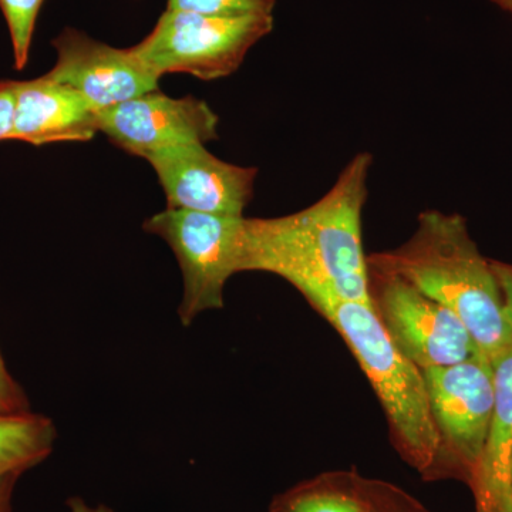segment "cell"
Wrapping results in <instances>:
<instances>
[{
  "label": "cell",
  "instance_id": "4",
  "mask_svg": "<svg viewBox=\"0 0 512 512\" xmlns=\"http://www.w3.org/2000/svg\"><path fill=\"white\" fill-rule=\"evenodd\" d=\"M274 30V15L208 16L167 9L150 35L131 47L151 72L217 80L237 72L245 56Z\"/></svg>",
  "mask_w": 512,
  "mask_h": 512
},
{
  "label": "cell",
  "instance_id": "13",
  "mask_svg": "<svg viewBox=\"0 0 512 512\" xmlns=\"http://www.w3.org/2000/svg\"><path fill=\"white\" fill-rule=\"evenodd\" d=\"M56 439L55 423L43 414L0 413V477L20 476L42 463Z\"/></svg>",
  "mask_w": 512,
  "mask_h": 512
},
{
  "label": "cell",
  "instance_id": "1",
  "mask_svg": "<svg viewBox=\"0 0 512 512\" xmlns=\"http://www.w3.org/2000/svg\"><path fill=\"white\" fill-rule=\"evenodd\" d=\"M373 157L359 153L319 201L278 218H245L241 272L281 276L322 315L342 302L375 303L362 242Z\"/></svg>",
  "mask_w": 512,
  "mask_h": 512
},
{
  "label": "cell",
  "instance_id": "16",
  "mask_svg": "<svg viewBox=\"0 0 512 512\" xmlns=\"http://www.w3.org/2000/svg\"><path fill=\"white\" fill-rule=\"evenodd\" d=\"M279 512H365V501L343 491H306L286 500Z\"/></svg>",
  "mask_w": 512,
  "mask_h": 512
},
{
  "label": "cell",
  "instance_id": "10",
  "mask_svg": "<svg viewBox=\"0 0 512 512\" xmlns=\"http://www.w3.org/2000/svg\"><path fill=\"white\" fill-rule=\"evenodd\" d=\"M148 163L156 171L168 208L244 217L254 195L258 170L215 157L205 144L164 151Z\"/></svg>",
  "mask_w": 512,
  "mask_h": 512
},
{
  "label": "cell",
  "instance_id": "2",
  "mask_svg": "<svg viewBox=\"0 0 512 512\" xmlns=\"http://www.w3.org/2000/svg\"><path fill=\"white\" fill-rule=\"evenodd\" d=\"M370 272L396 276L456 313L491 363L512 346L503 295L460 214L421 212L416 232L392 251L367 258Z\"/></svg>",
  "mask_w": 512,
  "mask_h": 512
},
{
  "label": "cell",
  "instance_id": "15",
  "mask_svg": "<svg viewBox=\"0 0 512 512\" xmlns=\"http://www.w3.org/2000/svg\"><path fill=\"white\" fill-rule=\"evenodd\" d=\"M276 0H168L167 9L208 16L274 15Z\"/></svg>",
  "mask_w": 512,
  "mask_h": 512
},
{
  "label": "cell",
  "instance_id": "7",
  "mask_svg": "<svg viewBox=\"0 0 512 512\" xmlns=\"http://www.w3.org/2000/svg\"><path fill=\"white\" fill-rule=\"evenodd\" d=\"M375 302L394 345L420 367L457 365L481 353L463 320L396 276L377 275Z\"/></svg>",
  "mask_w": 512,
  "mask_h": 512
},
{
  "label": "cell",
  "instance_id": "19",
  "mask_svg": "<svg viewBox=\"0 0 512 512\" xmlns=\"http://www.w3.org/2000/svg\"><path fill=\"white\" fill-rule=\"evenodd\" d=\"M495 278L503 295L505 319L512 330V265L505 262L491 261Z\"/></svg>",
  "mask_w": 512,
  "mask_h": 512
},
{
  "label": "cell",
  "instance_id": "9",
  "mask_svg": "<svg viewBox=\"0 0 512 512\" xmlns=\"http://www.w3.org/2000/svg\"><path fill=\"white\" fill-rule=\"evenodd\" d=\"M57 59L49 76L76 90L99 113L158 89L161 77L133 50L117 49L76 29L53 40Z\"/></svg>",
  "mask_w": 512,
  "mask_h": 512
},
{
  "label": "cell",
  "instance_id": "3",
  "mask_svg": "<svg viewBox=\"0 0 512 512\" xmlns=\"http://www.w3.org/2000/svg\"><path fill=\"white\" fill-rule=\"evenodd\" d=\"M323 316L369 377L414 466L429 470L443 441L431 414L423 370L394 345L375 303L342 302Z\"/></svg>",
  "mask_w": 512,
  "mask_h": 512
},
{
  "label": "cell",
  "instance_id": "25",
  "mask_svg": "<svg viewBox=\"0 0 512 512\" xmlns=\"http://www.w3.org/2000/svg\"><path fill=\"white\" fill-rule=\"evenodd\" d=\"M276 512H279V511H276Z\"/></svg>",
  "mask_w": 512,
  "mask_h": 512
},
{
  "label": "cell",
  "instance_id": "8",
  "mask_svg": "<svg viewBox=\"0 0 512 512\" xmlns=\"http://www.w3.org/2000/svg\"><path fill=\"white\" fill-rule=\"evenodd\" d=\"M99 131L131 156L151 158L218 136V116L205 101L174 97L160 89L99 111Z\"/></svg>",
  "mask_w": 512,
  "mask_h": 512
},
{
  "label": "cell",
  "instance_id": "6",
  "mask_svg": "<svg viewBox=\"0 0 512 512\" xmlns=\"http://www.w3.org/2000/svg\"><path fill=\"white\" fill-rule=\"evenodd\" d=\"M441 441L473 483L495 402L493 363L483 353L457 365L423 370Z\"/></svg>",
  "mask_w": 512,
  "mask_h": 512
},
{
  "label": "cell",
  "instance_id": "23",
  "mask_svg": "<svg viewBox=\"0 0 512 512\" xmlns=\"http://www.w3.org/2000/svg\"><path fill=\"white\" fill-rule=\"evenodd\" d=\"M365 512H377V511L372 510V508H370V507H369V505H367V504L365 503Z\"/></svg>",
  "mask_w": 512,
  "mask_h": 512
},
{
  "label": "cell",
  "instance_id": "11",
  "mask_svg": "<svg viewBox=\"0 0 512 512\" xmlns=\"http://www.w3.org/2000/svg\"><path fill=\"white\" fill-rule=\"evenodd\" d=\"M99 113L72 87L49 74L16 82L13 140L35 147L89 141L99 133Z\"/></svg>",
  "mask_w": 512,
  "mask_h": 512
},
{
  "label": "cell",
  "instance_id": "21",
  "mask_svg": "<svg viewBox=\"0 0 512 512\" xmlns=\"http://www.w3.org/2000/svg\"><path fill=\"white\" fill-rule=\"evenodd\" d=\"M67 505H69L70 512H114L110 507H107V505H90L80 497L70 498Z\"/></svg>",
  "mask_w": 512,
  "mask_h": 512
},
{
  "label": "cell",
  "instance_id": "12",
  "mask_svg": "<svg viewBox=\"0 0 512 512\" xmlns=\"http://www.w3.org/2000/svg\"><path fill=\"white\" fill-rule=\"evenodd\" d=\"M495 402L473 480L477 512H512V346L493 362Z\"/></svg>",
  "mask_w": 512,
  "mask_h": 512
},
{
  "label": "cell",
  "instance_id": "20",
  "mask_svg": "<svg viewBox=\"0 0 512 512\" xmlns=\"http://www.w3.org/2000/svg\"><path fill=\"white\" fill-rule=\"evenodd\" d=\"M19 476L0 477V512H10V495Z\"/></svg>",
  "mask_w": 512,
  "mask_h": 512
},
{
  "label": "cell",
  "instance_id": "14",
  "mask_svg": "<svg viewBox=\"0 0 512 512\" xmlns=\"http://www.w3.org/2000/svg\"><path fill=\"white\" fill-rule=\"evenodd\" d=\"M45 0H0V9L12 40L15 67L25 69L35 35L36 20Z\"/></svg>",
  "mask_w": 512,
  "mask_h": 512
},
{
  "label": "cell",
  "instance_id": "18",
  "mask_svg": "<svg viewBox=\"0 0 512 512\" xmlns=\"http://www.w3.org/2000/svg\"><path fill=\"white\" fill-rule=\"evenodd\" d=\"M16 82H0V141L13 140Z\"/></svg>",
  "mask_w": 512,
  "mask_h": 512
},
{
  "label": "cell",
  "instance_id": "24",
  "mask_svg": "<svg viewBox=\"0 0 512 512\" xmlns=\"http://www.w3.org/2000/svg\"><path fill=\"white\" fill-rule=\"evenodd\" d=\"M511 483H512V473H511Z\"/></svg>",
  "mask_w": 512,
  "mask_h": 512
},
{
  "label": "cell",
  "instance_id": "5",
  "mask_svg": "<svg viewBox=\"0 0 512 512\" xmlns=\"http://www.w3.org/2000/svg\"><path fill=\"white\" fill-rule=\"evenodd\" d=\"M245 217L167 210L148 218L144 229L173 249L183 274L178 316L185 328L198 315L224 306V288L239 274L244 254Z\"/></svg>",
  "mask_w": 512,
  "mask_h": 512
},
{
  "label": "cell",
  "instance_id": "17",
  "mask_svg": "<svg viewBox=\"0 0 512 512\" xmlns=\"http://www.w3.org/2000/svg\"><path fill=\"white\" fill-rule=\"evenodd\" d=\"M28 396L22 386L10 375L0 352V413L29 412Z\"/></svg>",
  "mask_w": 512,
  "mask_h": 512
},
{
  "label": "cell",
  "instance_id": "22",
  "mask_svg": "<svg viewBox=\"0 0 512 512\" xmlns=\"http://www.w3.org/2000/svg\"><path fill=\"white\" fill-rule=\"evenodd\" d=\"M490 2L504 12L512 13V0H490Z\"/></svg>",
  "mask_w": 512,
  "mask_h": 512
}]
</instances>
